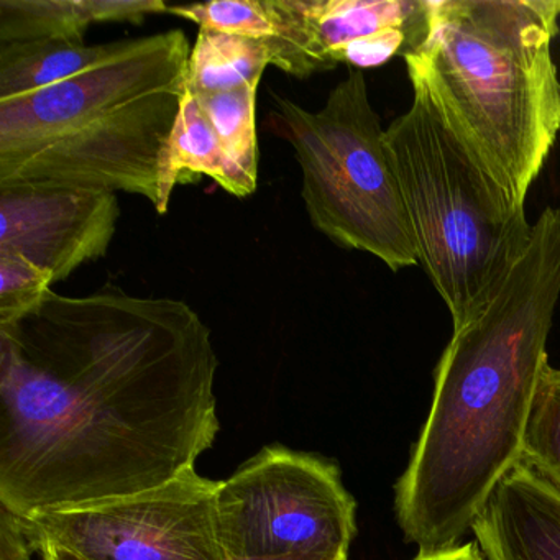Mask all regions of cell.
Segmentation results:
<instances>
[{
    "label": "cell",
    "mask_w": 560,
    "mask_h": 560,
    "mask_svg": "<svg viewBox=\"0 0 560 560\" xmlns=\"http://www.w3.org/2000/svg\"><path fill=\"white\" fill-rule=\"evenodd\" d=\"M521 464L560 497V369L549 363L534 395Z\"/></svg>",
    "instance_id": "obj_18"
},
{
    "label": "cell",
    "mask_w": 560,
    "mask_h": 560,
    "mask_svg": "<svg viewBox=\"0 0 560 560\" xmlns=\"http://www.w3.org/2000/svg\"><path fill=\"white\" fill-rule=\"evenodd\" d=\"M183 173L209 176L237 198H247L257 189L258 179L232 162L198 101L186 90L170 143L168 183L172 189L183 182Z\"/></svg>",
    "instance_id": "obj_14"
},
{
    "label": "cell",
    "mask_w": 560,
    "mask_h": 560,
    "mask_svg": "<svg viewBox=\"0 0 560 560\" xmlns=\"http://www.w3.org/2000/svg\"><path fill=\"white\" fill-rule=\"evenodd\" d=\"M91 24L88 0H0V45L47 40L84 44Z\"/></svg>",
    "instance_id": "obj_16"
},
{
    "label": "cell",
    "mask_w": 560,
    "mask_h": 560,
    "mask_svg": "<svg viewBox=\"0 0 560 560\" xmlns=\"http://www.w3.org/2000/svg\"><path fill=\"white\" fill-rule=\"evenodd\" d=\"M257 91L258 84H248L225 93L195 96L225 153L254 179H258Z\"/></svg>",
    "instance_id": "obj_17"
},
{
    "label": "cell",
    "mask_w": 560,
    "mask_h": 560,
    "mask_svg": "<svg viewBox=\"0 0 560 560\" xmlns=\"http://www.w3.org/2000/svg\"><path fill=\"white\" fill-rule=\"evenodd\" d=\"M412 560H487L481 553L478 544H457L448 549L435 550V552H418Z\"/></svg>",
    "instance_id": "obj_23"
},
{
    "label": "cell",
    "mask_w": 560,
    "mask_h": 560,
    "mask_svg": "<svg viewBox=\"0 0 560 560\" xmlns=\"http://www.w3.org/2000/svg\"><path fill=\"white\" fill-rule=\"evenodd\" d=\"M140 42L142 37L93 47L67 40L0 45V101L27 96L63 83L130 54Z\"/></svg>",
    "instance_id": "obj_13"
},
{
    "label": "cell",
    "mask_w": 560,
    "mask_h": 560,
    "mask_svg": "<svg viewBox=\"0 0 560 560\" xmlns=\"http://www.w3.org/2000/svg\"><path fill=\"white\" fill-rule=\"evenodd\" d=\"M94 22H132L142 24L147 15L166 14L163 0H88Z\"/></svg>",
    "instance_id": "obj_21"
},
{
    "label": "cell",
    "mask_w": 560,
    "mask_h": 560,
    "mask_svg": "<svg viewBox=\"0 0 560 560\" xmlns=\"http://www.w3.org/2000/svg\"><path fill=\"white\" fill-rule=\"evenodd\" d=\"M42 560H77L65 553L55 552V550H44L42 552ZM283 560H349V556L342 553H304V556L288 557Z\"/></svg>",
    "instance_id": "obj_24"
},
{
    "label": "cell",
    "mask_w": 560,
    "mask_h": 560,
    "mask_svg": "<svg viewBox=\"0 0 560 560\" xmlns=\"http://www.w3.org/2000/svg\"><path fill=\"white\" fill-rule=\"evenodd\" d=\"M166 14L188 19L199 28L265 42L268 48L280 34L275 0H211L199 4L168 5Z\"/></svg>",
    "instance_id": "obj_19"
},
{
    "label": "cell",
    "mask_w": 560,
    "mask_h": 560,
    "mask_svg": "<svg viewBox=\"0 0 560 560\" xmlns=\"http://www.w3.org/2000/svg\"><path fill=\"white\" fill-rule=\"evenodd\" d=\"M38 552L24 517L0 506V560H31Z\"/></svg>",
    "instance_id": "obj_22"
},
{
    "label": "cell",
    "mask_w": 560,
    "mask_h": 560,
    "mask_svg": "<svg viewBox=\"0 0 560 560\" xmlns=\"http://www.w3.org/2000/svg\"><path fill=\"white\" fill-rule=\"evenodd\" d=\"M323 71L380 68L429 38L434 0H300Z\"/></svg>",
    "instance_id": "obj_11"
},
{
    "label": "cell",
    "mask_w": 560,
    "mask_h": 560,
    "mask_svg": "<svg viewBox=\"0 0 560 560\" xmlns=\"http://www.w3.org/2000/svg\"><path fill=\"white\" fill-rule=\"evenodd\" d=\"M120 218L116 192L15 185L0 188V255L50 271L55 283L104 257Z\"/></svg>",
    "instance_id": "obj_10"
},
{
    "label": "cell",
    "mask_w": 560,
    "mask_h": 560,
    "mask_svg": "<svg viewBox=\"0 0 560 560\" xmlns=\"http://www.w3.org/2000/svg\"><path fill=\"white\" fill-rule=\"evenodd\" d=\"M222 544L231 560L349 556L357 503L336 462L268 445L218 491Z\"/></svg>",
    "instance_id": "obj_6"
},
{
    "label": "cell",
    "mask_w": 560,
    "mask_h": 560,
    "mask_svg": "<svg viewBox=\"0 0 560 560\" xmlns=\"http://www.w3.org/2000/svg\"><path fill=\"white\" fill-rule=\"evenodd\" d=\"M278 132L293 145L311 222L334 244L366 252L393 271L419 265L405 199L370 104L363 71L350 68L323 109L271 93Z\"/></svg>",
    "instance_id": "obj_5"
},
{
    "label": "cell",
    "mask_w": 560,
    "mask_h": 560,
    "mask_svg": "<svg viewBox=\"0 0 560 560\" xmlns=\"http://www.w3.org/2000/svg\"><path fill=\"white\" fill-rule=\"evenodd\" d=\"M270 65L271 51L265 42L199 28L189 55L185 90L192 96H208L260 84Z\"/></svg>",
    "instance_id": "obj_15"
},
{
    "label": "cell",
    "mask_w": 560,
    "mask_h": 560,
    "mask_svg": "<svg viewBox=\"0 0 560 560\" xmlns=\"http://www.w3.org/2000/svg\"><path fill=\"white\" fill-rule=\"evenodd\" d=\"M559 19L560 0H435L428 40L405 58L412 86L523 206L560 132Z\"/></svg>",
    "instance_id": "obj_3"
},
{
    "label": "cell",
    "mask_w": 560,
    "mask_h": 560,
    "mask_svg": "<svg viewBox=\"0 0 560 560\" xmlns=\"http://www.w3.org/2000/svg\"><path fill=\"white\" fill-rule=\"evenodd\" d=\"M189 48L185 32L142 37L109 63L27 96L0 101V149L71 129L159 91L185 88Z\"/></svg>",
    "instance_id": "obj_9"
},
{
    "label": "cell",
    "mask_w": 560,
    "mask_h": 560,
    "mask_svg": "<svg viewBox=\"0 0 560 560\" xmlns=\"http://www.w3.org/2000/svg\"><path fill=\"white\" fill-rule=\"evenodd\" d=\"M385 130L418 261L455 327L487 303L530 234L511 192L475 155L421 86Z\"/></svg>",
    "instance_id": "obj_4"
},
{
    "label": "cell",
    "mask_w": 560,
    "mask_h": 560,
    "mask_svg": "<svg viewBox=\"0 0 560 560\" xmlns=\"http://www.w3.org/2000/svg\"><path fill=\"white\" fill-rule=\"evenodd\" d=\"M54 283L50 271L18 255H0V323L34 310Z\"/></svg>",
    "instance_id": "obj_20"
},
{
    "label": "cell",
    "mask_w": 560,
    "mask_h": 560,
    "mask_svg": "<svg viewBox=\"0 0 560 560\" xmlns=\"http://www.w3.org/2000/svg\"><path fill=\"white\" fill-rule=\"evenodd\" d=\"M487 560H560V497L517 464L471 526Z\"/></svg>",
    "instance_id": "obj_12"
},
{
    "label": "cell",
    "mask_w": 560,
    "mask_h": 560,
    "mask_svg": "<svg viewBox=\"0 0 560 560\" xmlns=\"http://www.w3.org/2000/svg\"><path fill=\"white\" fill-rule=\"evenodd\" d=\"M218 365L185 301L48 290L0 323V506L28 520L196 470L221 429Z\"/></svg>",
    "instance_id": "obj_1"
},
{
    "label": "cell",
    "mask_w": 560,
    "mask_h": 560,
    "mask_svg": "<svg viewBox=\"0 0 560 560\" xmlns=\"http://www.w3.org/2000/svg\"><path fill=\"white\" fill-rule=\"evenodd\" d=\"M559 296L560 209L547 208L435 369L431 412L395 488L399 526L419 552L457 546L521 464Z\"/></svg>",
    "instance_id": "obj_2"
},
{
    "label": "cell",
    "mask_w": 560,
    "mask_h": 560,
    "mask_svg": "<svg viewBox=\"0 0 560 560\" xmlns=\"http://www.w3.org/2000/svg\"><path fill=\"white\" fill-rule=\"evenodd\" d=\"M221 481L198 470L153 490L25 520L38 552L77 560H231L222 544Z\"/></svg>",
    "instance_id": "obj_8"
},
{
    "label": "cell",
    "mask_w": 560,
    "mask_h": 560,
    "mask_svg": "<svg viewBox=\"0 0 560 560\" xmlns=\"http://www.w3.org/2000/svg\"><path fill=\"white\" fill-rule=\"evenodd\" d=\"M185 88L159 91L71 129L0 149V188L15 185L124 191L166 214L170 143Z\"/></svg>",
    "instance_id": "obj_7"
}]
</instances>
